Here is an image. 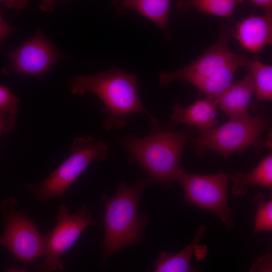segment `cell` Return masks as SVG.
I'll return each instance as SVG.
<instances>
[{"instance_id": "obj_1", "label": "cell", "mask_w": 272, "mask_h": 272, "mask_svg": "<svg viewBox=\"0 0 272 272\" xmlns=\"http://www.w3.org/2000/svg\"><path fill=\"white\" fill-rule=\"evenodd\" d=\"M138 80L134 74L113 67L98 74L77 76L71 81V90L78 95L91 92L100 99L106 115L102 125L107 130L124 127L127 120L136 112L145 114L151 123L157 122L141 100L137 85Z\"/></svg>"}, {"instance_id": "obj_2", "label": "cell", "mask_w": 272, "mask_h": 272, "mask_svg": "<svg viewBox=\"0 0 272 272\" xmlns=\"http://www.w3.org/2000/svg\"><path fill=\"white\" fill-rule=\"evenodd\" d=\"M152 124L147 136L139 138L127 134L120 137L119 144L149 175L151 182L169 185L176 181L181 155L189 135Z\"/></svg>"}, {"instance_id": "obj_3", "label": "cell", "mask_w": 272, "mask_h": 272, "mask_svg": "<svg viewBox=\"0 0 272 272\" xmlns=\"http://www.w3.org/2000/svg\"><path fill=\"white\" fill-rule=\"evenodd\" d=\"M151 182L141 178L133 184L121 183L113 197L106 202L104 212L105 236L103 247L111 256L142 238L148 223L144 215L138 216L141 194Z\"/></svg>"}, {"instance_id": "obj_4", "label": "cell", "mask_w": 272, "mask_h": 272, "mask_svg": "<svg viewBox=\"0 0 272 272\" xmlns=\"http://www.w3.org/2000/svg\"><path fill=\"white\" fill-rule=\"evenodd\" d=\"M71 154L47 178L35 185L26 184L27 189L41 201L62 197L85 169L93 161L107 157V144L89 135L76 138L70 149Z\"/></svg>"}, {"instance_id": "obj_5", "label": "cell", "mask_w": 272, "mask_h": 272, "mask_svg": "<svg viewBox=\"0 0 272 272\" xmlns=\"http://www.w3.org/2000/svg\"><path fill=\"white\" fill-rule=\"evenodd\" d=\"M265 126V119L260 114L231 118L218 127L201 132L191 143L197 154L212 150L226 158L258 144Z\"/></svg>"}, {"instance_id": "obj_6", "label": "cell", "mask_w": 272, "mask_h": 272, "mask_svg": "<svg viewBox=\"0 0 272 272\" xmlns=\"http://www.w3.org/2000/svg\"><path fill=\"white\" fill-rule=\"evenodd\" d=\"M176 181L183 188L187 203L213 212L227 229L234 228L232 210L228 203L229 174L223 172L210 175L190 174L181 168Z\"/></svg>"}, {"instance_id": "obj_7", "label": "cell", "mask_w": 272, "mask_h": 272, "mask_svg": "<svg viewBox=\"0 0 272 272\" xmlns=\"http://www.w3.org/2000/svg\"><path fill=\"white\" fill-rule=\"evenodd\" d=\"M234 34V30L231 25L226 23L221 24L217 42L211 45L203 54L178 70L159 73V87L165 88L178 80H183L193 84L238 59L242 54L232 52L228 46Z\"/></svg>"}, {"instance_id": "obj_8", "label": "cell", "mask_w": 272, "mask_h": 272, "mask_svg": "<svg viewBox=\"0 0 272 272\" xmlns=\"http://www.w3.org/2000/svg\"><path fill=\"white\" fill-rule=\"evenodd\" d=\"M57 221L54 229L43 236L45 258L39 266L42 272L63 271L61 255L72 247L87 226L96 224L86 205L70 215L67 207L60 205Z\"/></svg>"}, {"instance_id": "obj_9", "label": "cell", "mask_w": 272, "mask_h": 272, "mask_svg": "<svg viewBox=\"0 0 272 272\" xmlns=\"http://www.w3.org/2000/svg\"><path fill=\"white\" fill-rule=\"evenodd\" d=\"M16 206L12 199L3 204L5 228L0 234V245L18 259L30 263L44 254L43 236L34 222L16 210Z\"/></svg>"}, {"instance_id": "obj_10", "label": "cell", "mask_w": 272, "mask_h": 272, "mask_svg": "<svg viewBox=\"0 0 272 272\" xmlns=\"http://www.w3.org/2000/svg\"><path fill=\"white\" fill-rule=\"evenodd\" d=\"M58 53L39 31L9 54V65L17 73L39 75L49 70L57 61Z\"/></svg>"}, {"instance_id": "obj_11", "label": "cell", "mask_w": 272, "mask_h": 272, "mask_svg": "<svg viewBox=\"0 0 272 272\" xmlns=\"http://www.w3.org/2000/svg\"><path fill=\"white\" fill-rule=\"evenodd\" d=\"M241 48L252 53L258 52L272 43V14L251 15L237 23L234 37Z\"/></svg>"}, {"instance_id": "obj_12", "label": "cell", "mask_w": 272, "mask_h": 272, "mask_svg": "<svg viewBox=\"0 0 272 272\" xmlns=\"http://www.w3.org/2000/svg\"><path fill=\"white\" fill-rule=\"evenodd\" d=\"M217 105L216 99L209 97L197 100L188 106L177 103L172 107V122L175 125L185 123L194 125L201 132H205L217 124Z\"/></svg>"}, {"instance_id": "obj_13", "label": "cell", "mask_w": 272, "mask_h": 272, "mask_svg": "<svg viewBox=\"0 0 272 272\" xmlns=\"http://www.w3.org/2000/svg\"><path fill=\"white\" fill-rule=\"evenodd\" d=\"M255 87L250 73L241 81L232 83L216 99L220 110L231 118L250 115L248 108Z\"/></svg>"}, {"instance_id": "obj_14", "label": "cell", "mask_w": 272, "mask_h": 272, "mask_svg": "<svg viewBox=\"0 0 272 272\" xmlns=\"http://www.w3.org/2000/svg\"><path fill=\"white\" fill-rule=\"evenodd\" d=\"M117 13L123 14L127 11L134 10L149 19L164 32L165 37L171 38L169 29V16L171 1L169 0H119L113 1Z\"/></svg>"}, {"instance_id": "obj_15", "label": "cell", "mask_w": 272, "mask_h": 272, "mask_svg": "<svg viewBox=\"0 0 272 272\" xmlns=\"http://www.w3.org/2000/svg\"><path fill=\"white\" fill-rule=\"evenodd\" d=\"M206 230L200 225L192 241L177 253L162 251L156 261V268L153 272H198L200 269L191 264L192 255L202 236Z\"/></svg>"}, {"instance_id": "obj_16", "label": "cell", "mask_w": 272, "mask_h": 272, "mask_svg": "<svg viewBox=\"0 0 272 272\" xmlns=\"http://www.w3.org/2000/svg\"><path fill=\"white\" fill-rule=\"evenodd\" d=\"M251 59L242 54L236 60L226 65L208 77L192 85L207 95V97L217 99L232 83L235 72L239 66H247Z\"/></svg>"}, {"instance_id": "obj_17", "label": "cell", "mask_w": 272, "mask_h": 272, "mask_svg": "<svg viewBox=\"0 0 272 272\" xmlns=\"http://www.w3.org/2000/svg\"><path fill=\"white\" fill-rule=\"evenodd\" d=\"M230 181L233 183L231 191L236 195L247 193L248 186L255 184L272 188V156L269 154L264 157L251 172L244 174L236 172L229 174Z\"/></svg>"}, {"instance_id": "obj_18", "label": "cell", "mask_w": 272, "mask_h": 272, "mask_svg": "<svg viewBox=\"0 0 272 272\" xmlns=\"http://www.w3.org/2000/svg\"><path fill=\"white\" fill-rule=\"evenodd\" d=\"M252 77L257 100L259 102L271 100L272 65L261 62L256 56L246 66Z\"/></svg>"}, {"instance_id": "obj_19", "label": "cell", "mask_w": 272, "mask_h": 272, "mask_svg": "<svg viewBox=\"0 0 272 272\" xmlns=\"http://www.w3.org/2000/svg\"><path fill=\"white\" fill-rule=\"evenodd\" d=\"M243 1L239 0H181L177 8L184 11L194 8L198 12L224 17H231L236 5Z\"/></svg>"}, {"instance_id": "obj_20", "label": "cell", "mask_w": 272, "mask_h": 272, "mask_svg": "<svg viewBox=\"0 0 272 272\" xmlns=\"http://www.w3.org/2000/svg\"><path fill=\"white\" fill-rule=\"evenodd\" d=\"M256 203L254 233L272 230V199L265 200L264 195L259 193L255 195Z\"/></svg>"}, {"instance_id": "obj_21", "label": "cell", "mask_w": 272, "mask_h": 272, "mask_svg": "<svg viewBox=\"0 0 272 272\" xmlns=\"http://www.w3.org/2000/svg\"><path fill=\"white\" fill-rule=\"evenodd\" d=\"M19 99L7 87L0 85V111L16 114Z\"/></svg>"}, {"instance_id": "obj_22", "label": "cell", "mask_w": 272, "mask_h": 272, "mask_svg": "<svg viewBox=\"0 0 272 272\" xmlns=\"http://www.w3.org/2000/svg\"><path fill=\"white\" fill-rule=\"evenodd\" d=\"M249 272H272V255L266 253L255 259Z\"/></svg>"}, {"instance_id": "obj_23", "label": "cell", "mask_w": 272, "mask_h": 272, "mask_svg": "<svg viewBox=\"0 0 272 272\" xmlns=\"http://www.w3.org/2000/svg\"><path fill=\"white\" fill-rule=\"evenodd\" d=\"M16 122V114L0 111V134L10 131Z\"/></svg>"}, {"instance_id": "obj_24", "label": "cell", "mask_w": 272, "mask_h": 272, "mask_svg": "<svg viewBox=\"0 0 272 272\" xmlns=\"http://www.w3.org/2000/svg\"><path fill=\"white\" fill-rule=\"evenodd\" d=\"M14 31V28L3 18L0 8V44Z\"/></svg>"}, {"instance_id": "obj_25", "label": "cell", "mask_w": 272, "mask_h": 272, "mask_svg": "<svg viewBox=\"0 0 272 272\" xmlns=\"http://www.w3.org/2000/svg\"><path fill=\"white\" fill-rule=\"evenodd\" d=\"M250 2L254 7L262 8L264 14H272L271 0H251Z\"/></svg>"}, {"instance_id": "obj_26", "label": "cell", "mask_w": 272, "mask_h": 272, "mask_svg": "<svg viewBox=\"0 0 272 272\" xmlns=\"http://www.w3.org/2000/svg\"><path fill=\"white\" fill-rule=\"evenodd\" d=\"M5 272H26L25 270H19L16 269L14 267H10L9 269H7Z\"/></svg>"}]
</instances>
